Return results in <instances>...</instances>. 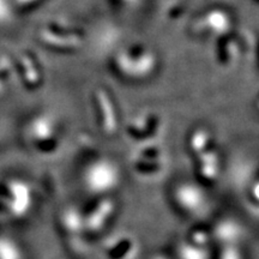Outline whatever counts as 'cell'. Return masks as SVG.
Listing matches in <instances>:
<instances>
[{
    "label": "cell",
    "mask_w": 259,
    "mask_h": 259,
    "mask_svg": "<svg viewBox=\"0 0 259 259\" xmlns=\"http://www.w3.org/2000/svg\"><path fill=\"white\" fill-rule=\"evenodd\" d=\"M12 196H14V203L10 206V210L16 216H22L27 211L28 205H30V193L28 187L23 184H14L12 185Z\"/></svg>",
    "instance_id": "3"
},
{
    "label": "cell",
    "mask_w": 259,
    "mask_h": 259,
    "mask_svg": "<svg viewBox=\"0 0 259 259\" xmlns=\"http://www.w3.org/2000/svg\"><path fill=\"white\" fill-rule=\"evenodd\" d=\"M178 203L189 212H196L204 204L203 193L192 185H181L176 193Z\"/></svg>",
    "instance_id": "2"
},
{
    "label": "cell",
    "mask_w": 259,
    "mask_h": 259,
    "mask_svg": "<svg viewBox=\"0 0 259 259\" xmlns=\"http://www.w3.org/2000/svg\"><path fill=\"white\" fill-rule=\"evenodd\" d=\"M208 138H209V136H208V134H206V132L197 131L193 136L192 142H191V143H192V147H193L194 150H196V151L203 150V149L205 148L206 143H208Z\"/></svg>",
    "instance_id": "9"
},
{
    "label": "cell",
    "mask_w": 259,
    "mask_h": 259,
    "mask_svg": "<svg viewBox=\"0 0 259 259\" xmlns=\"http://www.w3.org/2000/svg\"><path fill=\"white\" fill-rule=\"evenodd\" d=\"M21 2H23V3H31V2H35V0H21Z\"/></svg>",
    "instance_id": "10"
},
{
    "label": "cell",
    "mask_w": 259,
    "mask_h": 259,
    "mask_svg": "<svg viewBox=\"0 0 259 259\" xmlns=\"http://www.w3.org/2000/svg\"><path fill=\"white\" fill-rule=\"evenodd\" d=\"M119 173L109 162H96L85 173V185L93 192H107L116 185Z\"/></svg>",
    "instance_id": "1"
},
{
    "label": "cell",
    "mask_w": 259,
    "mask_h": 259,
    "mask_svg": "<svg viewBox=\"0 0 259 259\" xmlns=\"http://www.w3.org/2000/svg\"><path fill=\"white\" fill-rule=\"evenodd\" d=\"M205 23L208 24L209 28H213L212 30L220 32L226 30V28L229 25V21L222 12H211L205 18Z\"/></svg>",
    "instance_id": "7"
},
{
    "label": "cell",
    "mask_w": 259,
    "mask_h": 259,
    "mask_svg": "<svg viewBox=\"0 0 259 259\" xmlns=\"http://www.w3.org/2000/svg\"><path fill=\"white\" fill-rule=\"evenodd\" d=\"M0 259H23V254L15 241L0 236Z\"/></svg>",
    "instance_id": "6"
},
{
    "label": "cell",
    "mask_w": 259,
    "mask_h": 259,
    "mask_svg": "<svg viewBox=\"0 0 259 259\" xmlns=\"http://www.w3.org/2000/svg\"><path fill=\"white\" fill-rule=\"evenodd\" d=\"M41 37L47 44L58 47H76L80 44V38L78 36H60V35H56L51 31H42Z\"/></svg>",
    "instance_id": "5"
},
{
    "label": "cell",
    "mask_w": 259,
    "mask_h": 259,
    "mask_svg": "<svg viewBox=\"0 0 259 259\" xmlns=\"http://www.w3.org/2000/svg\"><path fill=\"white\" fill-rule=\"evenodd\" d=\"M97 99H99L100 105H101L102 114H103V121H105V130L108 134H112L116 128V120L114 112H113L112 103L109 101L108 95L102 90H100L97 94Z\"/></svg>",
    "instance_id": "4"
},
{
    "label": "cell",
    "mask_w": 259,
    "mask_h": 259,
    "mask_svg": "<svg viewBox=\"0 0 259 259\" xmlns=\"http://www.w3.org/2000/svg\"><path fill=\"white\" fill-rule=\"evenodd\" d=\"M34 134L38 139L48 138L52 135V124L45 119H38L34 126Z\"/></svg>",
    "instance_id": "8"
}]
</instances>
